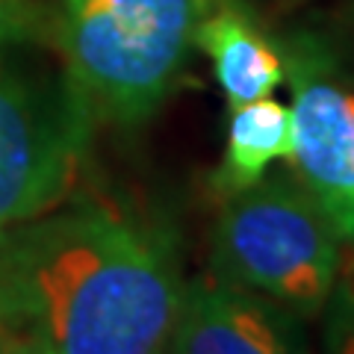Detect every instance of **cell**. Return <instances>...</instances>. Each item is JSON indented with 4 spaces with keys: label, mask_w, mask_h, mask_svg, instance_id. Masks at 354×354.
I'll return each instance as SVG.
<instances>
[{
    "label": "cell",
    "mask_w": 354,
    "mask_h": 354,
    "mask_svg": "<svg viewBox=\"0 0 354 354\" xmlns=\"http://www.w3.org/2000/svg\"><path fill=\"white\" fill-rule=\"evenodd\" d=\"M24 322L50 354H169L180 307L174 248L109 201L9 227Z\"/></svg>",
    "instance_id": "1"
},
{
    "label": "cell",
    "mask_w": 354,
    "mask_h": 354,
    "mask_svg": "<svg viewBox=\"0 0 354 354\" xmlns=\"http://www.w3.org/2000/svg\"><path fill=\"white\" fill-rule=\"evenodd\" d=\"M65 74L95 121L139 124L169 95L216 0H53Z\"/></svg>",
    "instance_id": "2"
},
{
    "label": "cell",
    "mask_w": 354,
    "mask_h": 354,
    "mask_svg": "<svg viewBox=\"0 0 354 354\" xmlns=\"http://www.w3.org/2000/svg\"><path fill=\"white\" fill-rule=\"evenodd\" d=\"M213 266L216 274L292 316H319L337 286L342 251L330 221L295 174H278L225 198Z\"/></svg>",
    "instance_id": "3"
},
{
    "label": "cell",
    "mask_w": 354,
    "mask_h": 354,
    "mask_svg": "<svg viewBox=\"0 0 354 354\" xmlns=\"http://www.w3.org/2000/svg\"><path fill=\"white\" fill-rule=\"evenodd\" d=\"M95 115L68 74L0 65V230L65 204Z\"/></svg>",
    "instance_id": "4"
},
{
    "label": "cell",
    "mask_w": 354,
    "mask_h": 354,
    "mask_svg": "<svg viewBox=\"0 0 354 354\" xmlns=\"http://www.w3.org/2000/svg\"><path fill=\"white\" fill-rule=\"evenodd\" d=\"M292 174L354 245V92L322 77L310 59L292 68Z\"/></svg>",
    "instance_id": "5"
},
{
    "label": "cell",
    "mask_w": 354,
    "mask_h": 354,
    "mask_svg": "<svg viewBox=\"0 0 354 354\" xmlns=\"http://www.w3.org/2000/svg\"><path fill=\"white\" fill-rule=\"evenodd\" d=\"M169 354H307L290 310L209 272L183 283Z\"/></svg>",
    "instance_id": "6"
},
{
    "label": "cell",
    "mask_w": 354,
    "mask_h": 354,
    "mask_svg": "<svg viewBox=\"0 0 354 354\" xmlns=\"http://www.w3.org/2000/svg\"><path fill=\"white\" fill-rule=\"evenodd\" d=\"M195 44L213 62V74L230 109L269 97L286 77L281 53L234 6L213 9L198 24Z\"/></svg>",
    "instance_id": "7"
},
{
    "label": "cell",
    "mask_w": 354,
    "mask_h": 354,
    "mask_svg": "<svg viewBox=\"0 0 354 354\" xmlns=\"http://www.w3.org/2000/svg\"><path fill=\"white\" fill-rule=\"evenodd\" d=\"M292 153V106L272 97L230 109L227 148L216 171V189L236 195L260 183L272 162L290 160Z\"/></svg>",
    "instance_id": "8"
},
{
    "label": "cell",
    "mask_w": 354,
    "mask_h": 354,
    "mask_svg": "<svg viewBox=\"0 0 354 354\" xmlns=\"http://www.w3.org/2000/svg\"><path fill=\"white\" fill-rule=\"evenodd\" d=\"M48 30L53 27L39 0H0V57L21 44L39 41Z\"/></svg>",
    "instance_id": "9"
},
{
    "label": "cell",
    "mask_w": 354,
    "mask_h": 354,
    "mask_svg": "<svg viewBox=\"0 0 354 354\" xmlns=\"http://www.w3.org/2000/svg\"><path fill=\"white\" fill-rule=\"evenodd\" d=\"M330 292V316H328V354H354V274H346L342 283Z\"/></svg>",
    "instance_id": "10"
},
{
    "label": "cell",
    "mask_w": 354,
    "mask_h": 354,
    "mask_svg": "<svg viewBox=\"0 0 354 354\" xmlns=\"http://www.w3.org/2000/svg\"><path fill=\"white\" fill-rule=\"evenodd\" d=\"M24 322V304H21V286L15 274L9 230H0V325Z\"/></svg>",
    "instance_id": "11"
},
{
    "label": "cell",
    "mask_w": 354,
    "mask_h": 354,
    "mask_svg": "<svg viewBox=\"0 0 354 354\" xmlns=\"http://www.w3.org/2000/svg\"><path fill=\"white\" fill-rule=\"evenodd\" d=\"M0 354H50V351L27 322H6L0 325Z\"/></svg>",
    "instance_id": "12"
},
{
    "label": "cell",
    "mask_w": 354,
    "mask_h": 354,
    "mask_svg": "<svg viewBox=\"0 0 354 354\" xmlns=\"http://www.w3.org/2000/svg\"><path fill=\"white\" fill-rule=\"evenodd\" d=\"M263 3H286V0H263Z\"/></svg>",
    "instance_id": "13"
},
{
    "label": "cell",
    "mask_w": 354,
    "mask_h": 354,
    "mask_svg": "<svg viewBox=\"0 0 354 354\" xmlns=\"http://www.w3.org/2000/svg\"><path fill=\"white\" fill-rule=\"evenodd\" d=\"M346 274H354V272H346Z\"/></svg>",
    "instance_id": "14"
}]
</instances>
